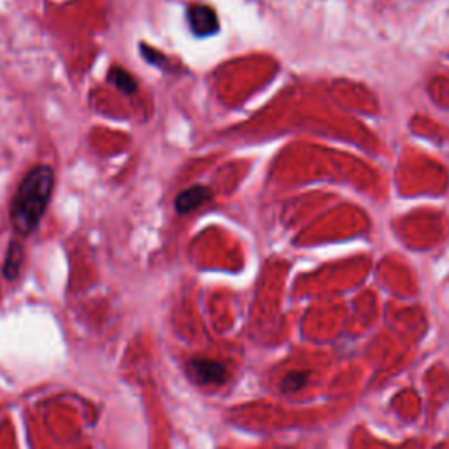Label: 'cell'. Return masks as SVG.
<instances>
[{
	"label": "cell",
	"instance_id": "cell-1",
	"mask_svg": "<svg viewBox=\"0 0 449 449\" xmlns=\"http://www.w3.org/2000/svg\"><path fill=\"white\" fill-rule=\"evenodd\" d=\"M53 188L55 172L50 165H36L23 176L9 209V220L16 236L29 237L36 232L46 214Z\"/></svg>",
	"mask_w": 449,
	"mask_h": 449
},
{
	"label": "cell",
	"instance_id": "cell-2",
	"mask_svg": "<svg viewBox=\"0 0 449 449\" xmlns=\"http://www.w3.org/2000/svg\"><path fill=\"white\" fill-rule=\"evenodd\" d=\"M188 27L195 37H211L220 32L216 11L207 4H192L186 11Z\"/></svg>",
	"mask_w": 449,
	"mask_h": 449
},
{
	"label": "cell",
	"instance_id": "cell-3",
	"mask_svg": "<svg viewBox=\"0 0 449 449\" xmlns=\"http://www.w3.org/2000/svg\"><path fill=\"white\" fill-rule=\"evenodd\" d=\"M213 199V192L206 185H193L178 193L174 199V209L178 214H188L200 209Z\"/></svg>",
	"mask_w": 449,
	"mask_h": 449
},
{
	"label": "cell",
	"instance_id": "cell-4",
	"mask_svg": "<svg viewBox=\"0 0 449 449\" xmlns=\"http://www.w3.org/2000/svg\"><path fill=\"white\" fill-rule=\"evenodd\" d=\"M190 371H192L195 381L202 383V385H218V383H223L224 378H227L224 365L214 360L190 362Z\"/></svg>",
	"mask_w": 449,
	"mask_h": 449
},
{
	"label": "cell",
	"instance_id": "cell-5",
	"mask_svg": "<svg viewBox=\"0 0 449 449\" xmlns=\"http://www.w3.org/2000/svg\"><path fill=\"white\" fill-rule=\"evenodd\" d=\"M23 262V246L16 239H13L9 243L8 253H6V262L4 269H2V274L8 281H15L20 274V269H22Z\"/></svg>",
	"mask_w": 449,
	"mask_h": 449
},
{
	"label": "cell",
	"instance_id": "cell-6",
	"mask_svg": "<svg viewBox=\"0 0 449 449\" xmlns=\"http://www.w3.org/2000/svg\"><path fill=\"white\" fill-rule=\"evenodd\" d=\"M107 78H109V81L113 83L120 92L125 93V95H134V93L137 92L136 78L123 67H111Z\"/></svg>",
	"mask_w": 449,
	"mask_h": 449
},
{
	"label": "cell",
	"instance_id": "cell-7",
	"mask_svg": "<svg viewBox=\"0 0 449 449\" xmlns=\"http://www.w3.org/2000/svg\"><path fill=\"white\" fill-rule=\"evenodd\" d=\"M141 55H143L144 60L150 65H155L158 69H164V71H172V62L169 60L167 55H164L162 51H158L157 48L146 46V44H141Z\"/></svg>",
	"mask_w": 449,
	"mask_h": 449
},
{
	"label": "cell",
	"instance_id": "cell-8",
	"mask_svg": "<svg viewBox=\"0 0 449 449\" xmlns=\"http://www.w3.org/2000/svg\"><path fill=\"white\" fill-rule=\"evenodd\" d=\"M306 383H307L306 372H292V374H288L285 379H283L281 388L285 393H295L299 392Z\"/></svg>",
	"mask_w": 449,
	"mask_h": 449
}]
</instances>
